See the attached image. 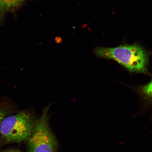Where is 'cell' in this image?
I'll list each match as a JSON object with an SVG mask.
<instances>
[{
	"instance_id": "cell-1",
	"label": "cell",
	"mask_w": 152,
	"mask_h": 152,
	"mask_svg": "<svg viewBox=\"0 0 152 152\" xmlns=\"http://www.w3.org/2000/svg\"><path fill=\"white\" fill-rule=\"evenodd\" d=\"M94 53L98 58L115 61L130 72L145 73L147 71L148 55L139 45H126L114 48L96 47L94 49Z\"/></svg>"
},
{
	"instance_id": "cell-2",
	"label": "cell",
	"mask_w": 152,
	"mask_h": 152,
	"mask_svg": "<svg viewBox=\"0 0 152 152\" xmlns=\"http://www.w3.org/2000/svg\"><path fill=\"white\" fill-rule=\"evenodd\" d=\"M36 122L33 116L26 111L19 112L5 118L0 128L1 137L6 143L28 140L33 132Z\"/></svg>"
},
{
	"instance_id": "cell-3",
	"label": "cell",
	"mask_w": 152,
	"mask_h": 152,
	"mask_svg": "<svg viewBox=\"0 0 152 152\" xmlns=\"http://www.w3.org/2000/svg\"><path fill=\"white\" fill-rule=\"evenodd\" d=\"M49 105L43 110L28 140V152H57L58 143L49 124Z\"/></svg>"
},
{
	"instance_id": "cell-4",
	"label": "cell",
	"mask_w": 152,
	"mask_h": 152,
	"mask_svg": "<svg viewBox=\"0 0 152 152\" xmlns=\"http://www.w3.org/2000/svg\"><path fill=\"white\" fill-rule=\"evenodd\" d=\"M28 0H0V24H2L6 15H15Z\"/></svg>"
},
{
	"instance_id": "cell-5",
	"label": "cell",
	"mask_w": 152,
	"mask_h": 152,
	"mask_svg": "<svg viewBox=\"0 0 152 152\" xmlns=\"http://www.w3.org/2000/svg\"><path fill=\"white\" fill-rule=\"evenodd\" d=\"M142 92L146 97L152 100V79L149 83L142 87Z\"/></svg>"
},
{
	"instance_id": "cell-6",
	"label": "cell",
	"mask_w": 152,
	"mask_h": 152,
	"mask_svg": "<svg viewBox=\"0 0 152 152\" xmlns=\"http://www.w3.org/2000/svg\"><path fill=\"white\" fill-rule=\"evenodd\" d=\"M7 113V112L5 110L0 108V128L2 121L5 118Z\"/></svg>"
},
{
	"instance_id": "cell-7",
	"label": "cell",
	"mask_w": 152,
	"mask_h": 152,
	"mask_svg": "<svg viewBox=\"0 0 152 152\" xmlns=\"http://www.w3.org/2000/svg\"><path fill=\"white\" fill-rule=\"evenodd\" d=\"M1 152H21L20 151H14V150H7V151H3Z\"/></svg>"
}]
</instances>
